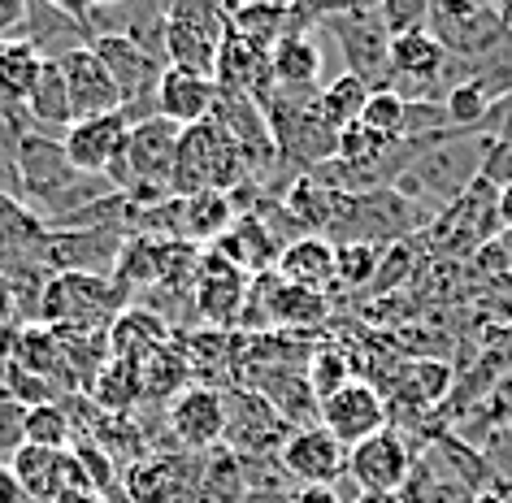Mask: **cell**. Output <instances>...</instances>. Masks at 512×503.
Returning a JSON list of instances; mask_svg holds the SVG:
<instances>
[{
	"instance_id": "cell-1",
	"label": "cell",
	"mask_w": 512,
	"mask_h": 503,
	"mask_svg": "<svg viewBox=\"0 0 512 503\" xmlns=\"http://www.w3.org/2000/svg\"><path fill=\"white\" fill-rule=\"evenodd\" d=\"M243 183H248V161H243V148L222 122L204 118L178 131L170 196H196V191H222V196H230Z\"/></svg>"
},
{
	"instance_id": "cell-2",
	"label": "cell",
	"mask_w": 512,
	"mask_h": 503,
	"mask_svg": "<svg viewBox=\"0 0 512 503\" xmlns=\"http://www.w3.org/2000/svg\"><path fill=\"white\" fill-rule=\"evenodd\" d=\"M230 35V9L209 0H178L165 9V66L213 79L217 48Z\"/></svg>"
},
{
	"instance_id": "cell-3",
	"label": "cell",
	"mask_w": 512,
	"mask_h": 503,
	"mask_svg": "<svg viewBox=\"0 0 512 503\" xmlns=\"http://www.w3.org/2000/svg\"><path fill=\"white\" fill-rule=\"evenodd\" d=\"M508 18H512V9L478 5V0H439V5H426V22H430L426 31L443 44V53L452 48L460 57H486L495 44H504Z\"/></svg>"
},
{
	"instance_id": "cell-4",
	"label": "cell",
	"mask_w": 512,
	"mask_h": 503,
	"mask_svg": "<svg viewBox=\"0 0 512 503\" xmlns=\"http://www.w3.org/2000/svg\"><path fill=\"white\" fill-rule=\"evenodd\" d=\"M92 53L105 61L109 79L118 83V96H122V113L126 122H139V105L148 109V118H157V109H152V96H157V79H161V57H152L148 48H139L135 40H126V35H100L92 40Z\"/></svg>"
},
{
	"instance_id": "cell-5",
	"label": "cell",
	"mask_w": 512,
	"mask_h": 503,
	"mask_svg": "<svg viewBox=\"0 0 512 503\" xmlns=\"http://www.w3.org/2000/svg\"><path fill=\"white\" fill-rule=\"evenodd\" d=\"M291 438V417H283L261 391L226 395V438L239 456H278Z\"/></svg>"
},
{
	"instance_id": "cell-6",
	"label": "cell",
	"mask_w": 512,
	"mask_h": 503,
	"mask_svg": "<svg viewBox=\"0 0 512 503\" xmlns=\"http://www.w3.org/2000/svg\"><path fill=\"white\" fill-rule=\"evenodd\" d=\"M213 83L222 100H248V105L265 109V100L274 96V70H270V53L261 44H252L248 35H239L230 27V35L217 48V66H213Z\"/></svg>"
},
{
	"instance_id": "cell-7",
	"label": "cell",
	"mask_w": 512,
	"mask_h": 503,
	"mask_svg": "<svg viewBox=\"0 0 512 503\" xmlns=\"http://www.w3.org/2000/svg\"><path fill=\"white\" fill-rule=\"evenodd\" d=\"M317 425L335 434L343 447H356L365 438H374L378 430H387V404L374 391V382L348 378L339 391L317 399Z\"/></svg>"
},
{
	"instance_id": "cell-8",
	"label": "cell",
	"mask_w": 512,
	"mask_h": 503,
	"mask_svg": "<svg viewBox=\"0 0 512 503\" xmlns=\"http://www.w3.org/2000/svg\"><path fill=\"white\" fill-rule=\"evenodd\" d=\"M413 473V451L395 430H378L374 438L348 447V477L361 486V495L395 499Z\"/></svg>"
},
{
	"instance_id": "cell-9",
	"label": "cell",
	"mask_w": 512,
	"mask_h": 503,
	"mask_svg": "<svg viewBox=\"0 0 512 503\" xmlns=\"http://www.w3.org/2000/svg\"><path fill=\"white\" fill-rule=\"evenodd\" d=\"M248 274L222 261L217 252H200V269L191 282V308L204 326L213 330H230L243 317V300H248Z\"/></svg>"
},
{
	"instance_id": "cell-10",
	"label": "cell",
	"mask_w": 512,
	"mask_h": 503,
	"mask_svg": "<svg viewBox=\"0 0 512 503\" xmlns=\"http://www.w3.org/2000/svg\"><path fill=\"white\" fill-rule=\"evenodd\" d=\"M126 139H131V122L126 113H105V118H87L74 122L61 135V152L74 165V174L92 178V174H113L126 157Z\"/></svg>"
},
{
	"instance_id": "cell-11",
	"label": "cell",
	"mask_w": 512,
	"mask_h": 503,
	"mask_svg": "<svg viewBox=\"0 0 512 503\" xmlns=\"http://www.w3.org/2000/svg\"><path fill=\"white\" fill-rule=\"evenodd\" d=\"M278 464L300 486H335L348 473V447L322 425H300L278 451Z\"/></svg>"
},
{
	"instance_id": "cell-12",
	"label": "cell",
	"mask_w": 512,
	"mask_h": 503,
	"mask_svg": "<svg viewBox=\"0 0 512 503\" xmlns=\"http://www.w3.org/2000/svg\"><path fill=\"white\" fill-rule=\"evenodd\" d=\"M191 486H200V456L191 451H152L126 469V499L131 503H178Z\"/></svg>"
},
{
	"instance_id": "cell-13",
	"label": "cell",
	"mask_w": 512,
	"mask_h": 503,
	"mask_svg": "<svg viewBox=\"0 0 512 503\" xmlns=\"http://www.w3.org/2000/svg\"><path fill=\"white\" fill-rule=\"evenodd\" d=\"M170 434L191 456H204L209 447H217L226 438V395L217 386L191 382L170 404Z\"/></svg>"
},
{
	"instance_id": "cell-14",
	"label": "cell",
	"mask_w": 512,
	"mask_h": 503,
	"mask_svg": "<svg viewBox=\"0 0 512 503\" xmlns=\"http://www.w3.org/2000/svg\"><path fill=\"white\" fill-rule=\"evenodd\" d=\"M113 308H118V287L100 274H61L44 287V317L48 321H74V326L87 330V326H96L100 313H113Z\"/></svg>"
},
{
	"instance_id": "cell-15",
	"label": "cell",
	"mask_w": 512,
	"mask_h": 503,
	"mask_svg": "<svg viewBox=\"0 0 512 503\" xmlns=\"http://www.w3.org/2000/svg\"><path fill=\"white\" fill-rule=\"evenodd\" d=\"M57 66H61V74H66V96H70L74 122L105 118V113H122L118 83L109 79L105 61H100L92 48H74V53H66Z\"/></svg>"
},
{
	"instance_id": "cell-16",
	"label": "cell",
	"mask_w": 512,
	"mask_h": 503,
	"mask_svg": "<svg viewBox=\"0 0 512 503\" xmlns=\"http://www.w3.org/2000/svg\"><path fill=\"white\" fill-rule=\"evenodd\" d=\"M18 178L35 200H53L66 196L74 183H83V174H74V165L66 161L57 139L48 135H18Z\"/></svg>"
},
{
	"instance_id": "cell-17",
	"label": "cell",
	"mask_w": 512,
	"mask_h": 503,
	"mask_svg": "<svg viewBox=\"0 0 512 503\" xmlns=\"http://www.w3.org/2000/svg\"><path fill=\"white\" fill-rule=\"evenodd\" d=\"M152 109H157V118L178 126V131H183V126H196L204 118H213V109H217V83L204 79V74L165 66L161 79H157Z\"/></svg>"
},
{
	"instance_id": "cell-18",
	"label": "cell",
	"mask_w": 512,
	"mask_h": 503,
	"mask_svg": "<svg viewBox=\"0 0 512 503\" xmlns=\"http://www.w3.org/2000/svg\"><path fill=\"white\" fill-rule=\"evenodd\" d=\"M270 70H274V92L287 96H317L322 92V70L326 53L313 31H291L270 48Z\"/></svg>"
},
{
	"instance_id": "cell-19",
	"label": "cell",
	"mask_w": 512,
	"mask_h": 503,
	"mask_svg": "<svg viewBox=\"0 0 512 503\" xmlns=\"http://www.w3.org/2000/svg\"><path fill=\"white\" fill-rule=\"evenodd\" d=\"M274 274L291 282V287L300 291H313V295H330L335 291V243L326 235H296L283 243V252H278V265Z\"/></svg>"
},
{
	"instance_id": "cell-20",
	"label": "cell",
	"mask_w": 512,
	"mask_h": 503,
	"mask_svg": "<svg viewBox=\"0 0 512 503\" xmlns=\"http://www.w3.org/2000/svg\"><path fill=\"white\" fill-rule=\"evenodd\" d=\"M170 343V321L152 308H122L113 313L109 321V356L113 360H126V365H139L144 369L161 347Z\"/></svg>"
},
{
	"instance_id": "cell-21",
	"label": "cell",
	"mask_w": 512,
	"mask_h": 503,
	"mask_svg": "<svg viewBox=\"0 0 512 503\" xmlns=\"http://www.w3.org/2000/svg\"><path fill=\"white\" fill-rule=\"evenodd\" d=\"M204 252H217L222 261H230L235 269H243L248 278H256V274H270V269L278 265L283 243L274 239V230L265 226L261 217L243 213V217H235V226H230L226 235L217 239L213 248H204Z\"/></svg>"
},
{
	"instance_id": "cell-22",
	"label": "cell",
	"mask_w": 512,
	"mask_h": 503,
	"mask_svg": "<svg viewBox=\"0 0 512 503\" xmlns=\"http://www.w3.org/2000/svg\"><path fill=\"white\" fill-rule=\"evenodd\" d=\"M443 44L434 40V35L421 27V31H404L395 35V40L387 44V66H391V79H413V83H434L443 70Z\"/></svg>"
},
{
	"instance_id": "cell-23",
	"label": "cell",
	"mask_w": 512,
	"mask_h": 503,
	"mask_svg": "<svg viewBox=\"0 0 512 503\" xmlns=\"http://www.w3.org/2000/svg\"><path fill=\"white\" fill-rule=\"evenodd\" d=\"M87 391H92V404L105 412V417H126L139 399H144V373L139 365H126V360H105V365L96 369V378L87 382Z\"/></svg>"
},
{
	"instance_id": "cell-24",
	"label": "cell",
	"mask_w": 512,
	"mask_h": 503,
	"mask_svg": "<svg viewBox=\"0 0 512 503\" xmlns=\"http://www.w3.org/2000/svg\"><path fill=\"white\" fill-rule=\"evenodd\" d=\"M44 70V57L31 40H5L0 48V109H27V96Z\"/></svg>"
},
{
	"instance_id": "cell-25",
	"label": "cell",
	"mask_w": 512,
	"mask_h": 503,
	"mask_svg": "<svg viewBox=\"0 0 512 503\" xmlns=\"http://www.w3.org/2000/svg\"><path fill=\"white\" fill-rule=\"evenodd\" d=\"M27 113L40 131H61L66 135L74 126V113H70V96H66V74H61L57 61H44L40 79H35L31 96H27Z\"/></svg>"
},
{
	"instance_id": "cell-26",
	"label": "cell",
	"mask_w": 512,
	"mask_h": 503,
	"mask_svg": "<svg viewBox=\"0 0 512 503\" xmlns=\"http://www.w3.org/2000/svg\"><path fill=\"white\" fill-rule=\"evenodd\" d=\"M61 456H66V451H48V447L22 443L14 456H9V473L18 477L22 495H27V499H40V503H53V499H57Z\"/></svg>"
},
{
	"instance_id": "cell-27",
	"label": "cell",
	"mask_w": 512,
	"mask_h": 503,
	"mask_svg": "<svg viewBox=\"0 0 512 503\" xmlns=\"http://www.w3.org/2000/svg\"><path fill=\"white\" fill-rule=\"evenodd\" d=\"M369 92H374V87H369L365 79H356L352 70H343L330 83H322V92H317V109H322V118L335 126V131H343V126L361 122Z\"/></svg>"
},
{
	"instance_id": "cell-28",
	"label": "cell",
	"mask_w": 512,
	"mask_h": 503,
	"mask_svg": "<svg viewBox=\"0 0 512 503\" xmlns=\"http://www.w3.org/2000/svg\"><path fill=\"white\" fill-rule=\"evenodd\" d=\"M139 373H144V399H157V395L161 399H170V395L178 399L187 391V382H191V360H187V352L178 343H165Z\"/></svg>"
},
{
	"instance_id": "cell-29",
	"label": "cell",
	"mask_w": 512,
	"mask_h": 503,
	"mask_svg": "<svg viewBox=\"0 0 512 503\" xmlns=\"http://www.w3.org/2000/svg\"><path fill=\"white\" fill-rule=\"evenodd\" d=\"M361 126L369 135L387 139L395 144L400 135H408V96H400L395 87H374L365 100V113H361Z\"/></svg>"
},
{
	"instance_id": "cell-30",
	"label": "cell",
	"mask_w": 512,
	"mask_h": 503,
	"mask_svg": "<svg viewBox=\"0 0 512 503\" xmlns=\"http://www.w3.org/2000/svg\"><path fill=\"white\" fill-rule=\"evenodd\" d=\"M22 434H27L31 447L70 451V443H74V421H70V412L61 408L57 399H48V404H31V408H27Z\"/></svg>"
},
{
	"instance_id": "cell-31",
	"label": "cell",
	"mask_w": 512,
	"mask_h": 503,
	"mask_svg": "<svg viewBox=\"0 0 512 503\" xmlns=\"http://www.w3.org/2000/svg\"><path fill=\"white\" fill-rule=\"evenodd\" d=\"M395 144H387V139H378V135H369L361 122H352V126H343V131L335 135V157L330 161H339L343 170H374V165L387 157Z\"/></svg>"
},
{
	"instance_id": "cell-32",
	"label": "cell",
	"mask_w": 512,
	"mask_h": 503,
	"mask_svg": "<svg viewBox=\"0 0 512 503\" xmlns=\"http://www.w3.org/2000/svg\"><path fill=\"white\" fill-rule=\"evenodd\" d=\"M378 269V243L374 239H343L335 248V278L343 287H365Z\"/></svg>"
},
{
	"instance_id": "cell-33",
	"label": "cell",
	"mask_w": 512,
	"mask_h": 503,
	"mask_svg": "<svg viewBox=\"0 0 512 503\" xmlns=\"http://www.w3.org/2000/svg\"><path fill=\"white\" fill-rule=\"evenodd\" d=\"M491 92H486L482 83H460L447 92V109H443V118L447 122H456V126H473V122H482L486 113H491Z\"/></svg>"
},
{
	"instance_id": "cell-34",
	"label": "cell",
	"mask_w": 512,
	"mask_h": 503,
	"mask_svg": "<svg viewBox=\"0 0 512 503\" xmlns=\"http://www.w3.org/2000/svg\"><path fill=\"white\" fill-rule=\"evenodd\" d=\"M22 421H27V408H22L18 399H0V456H14V451L27 443Z\"/></svg>"
},
{
	"instance_id": "cell-35",
	"label": "cell",
	"mask_w": 512,
	"mask_h": 503,
	"mask_svg": "<svg viewBox=\"0 0 512 503\" xmlns=\"http://www.w3.org/2000/svg\"><path fill=\"white\" fill-rule=\"evenodd\" d=\"M14 27H27V5L22 0H0V40H9Z\"/></svg>"
},
{
	"instance_id": "cell-36",
	"label": "cell",
	"mask_w": 512,
	"mask_h": 503,
	"mask_svg": "<svg viewBox=\"0 0 512 503\" xmlns=\"http://www.w3.org/2000/svg\"><path fill=\"white\" fill-rule=\"evenodd\" d=\"M283 503H343V499L335 486H300V490H291Z\"/></svg>"
},
{
	"instance_id": "cell-37",
	"label": "cell",
	"mask_w": 512,
	"mask_h": 503,
	"mask_svg": "<svg viewBox=\"0 0 512 503\" xmlns=\"http://www.w3.org/2000/svg\"><path fill=\"white\" fill-rule=\"evenodd\" d=\"M495 217H499V226H504L508 235H512V178L495 191Z\"/></svg>"
},
{
	"instance_id": "cell-38",
	"label": "cell",
	"mask_w": 512,
	"mask_h": 503,
	"mask_svg": "<svg viewBox=\"0 0 512 503\" xmlns=\"http://www.w3.org/2000/svg\"><path fill=\"white\" fill-rule=\"evenodd\" d=\"M27 495H22V486H18V477L9 473V464H0V503H22Z\"/></svg>"
},
{
	"instance_id": "cell-39",
	"label": "cell",
	"mask_w": 512,
	"mask_h": 503,
	"mask_svg": "<svg viewBox=\"0 0 512 503\" xmlns=\"http://www.w3.org/2000/svg\"><path fill=\"white\" fill-rule=\"evenodd\" d=\"M53 503H105V495H96V490H66Z\"/></svg>"
},
{
	"instance_id": "cell-40",
	"label": "cell",
	"mask_w": 512,
	"mask_h": 503,
	"mask_svg": "<svg viewBox=\"0 0 512 503\" xmlns=\"http://www.w3.org/2000/svg\"><path fill=\"white\" fill-rule=\"evenodd\" d=\"M356 503H400V499H374V495H361Z\"/></svg>"
},
{
	"instance_id": "cell-41",
	"label": "cell",
	"mask_w": 512,
	"mask_h": 503,
	"mask_svg": "<svg viewBox=\"0 0 512 503\" xmlns=\"http://www.w3.org/2000/svg\"><path fill=\"white\" fill-rule=\"evenodd\" d=\"M508 27H512V18H508Z\"/></svg>"
}]
</instances>
